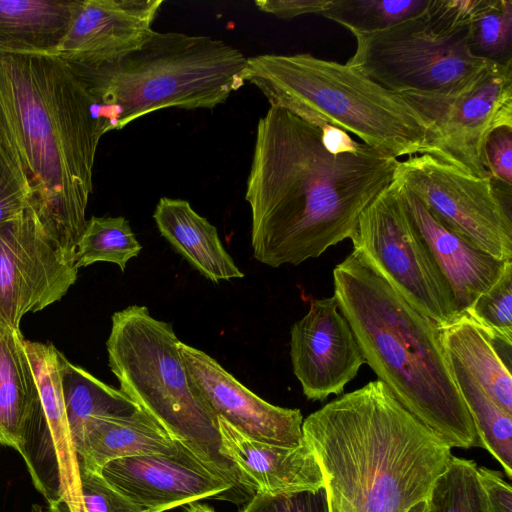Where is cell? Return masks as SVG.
I'll return each instance as SVG.
<instances>
[{"label": "cell", "instance_id": "1", "mask_svg": "<svg viewBox=\"0 0 512 512\" xmlns=\"http://www.w3.org/2000/svg\"><path fill=\"white\" fill-rule=\"evenodd\" d=\"M398 163L367 145L333 155L317 127L269 107L257 124L245 193L254 258L273 268L299 265L350 238Z\"/></svg>", "mask_w": 512, "mask_h": 512}, {"label": "cell", "instance_id": "2", "mask_svg": "<svg viewBox=\"0 0 512 512\" xmlns=\"http://www.w3.org/2000/svg\"><path fill=\"white\" fill-rule=\"evenodd\" d=\"M0 135L28 180L30 209L74 257L103 132L83 84L58 54L0 52Z\"/></svg>", "mask_w": 512, "mask_h": 512}, {"label": "cell", "instance_id": "3", "mask_svg": "<svg viewBox=\"0 0 512 512\" xmlns=\"http://www.w3.org/2000/svg\"><path fill=\"white\" fill-rule=\"evenodd\" d=\"M302 433L328 512H407L427 499L452 456L379 380L311 413Z\"/></svg>", "mask_w": 512, "mask_h": 512}, {"label": "cell", "instance_id": "4", "mask_svg": "<svg viewBox=\"0 0 512 512\" xmlns=\"http://www.w3.org/2000/svg\"><path fill=\"white\" fill-rule=\"evenodd\" d=\"M333 285L378 380L449 448H484L453 378L440 328L354 251L335 266Z\"/></svg>", "mask_w": 512, "mask_h": 512}, {"label": "cell", "instance_id": "5", "mask_svg": "<svg viewBox=\"0 0 512 512\" xmlns=\"http://www.w3.org/2000/svg\"><path fill=\"white\" fill-rule=\"evenodd\" d=\"M248 58L206 35L154 31L137 50L98 67L71 65L103 134L164 108L212 109L244 83Z\"/></svg>", "mask_w": 512, "mask_h": 512}, {"label": "cell", "instance_id": "6", "mask_svg": "<svg viewBox=\"0 0 512 512\" xmlns=\"http://www.w3.org/2000/svg\"><path fill=\"white\" fill-rule=\"evenodd\" d=\"M245 82L307 123L352 133L389 157L421 154L430 125L405 100L358 70L311 54L249 57Z\"/></svg>", "mask_w": 512, "mask_h": 512}, {"label": "cell", "instance_id": "7", "mask_svg": "<svg viewBox=\"0 0 512 512\" xmlns=\"http://www.w3.org/2000/svg\"><path fill=\"white\" fill-rule=\"evenodd\" d=\"M111 323L108 364L120 390L210 470L243 488L221 452L218 418L188 373L172 325L139 305L115 312Z\"/></svg>", "mask_w": 512, "mask_h": 512}, {"label": "cell", "instance_id": "8", "mask_svg": "<svg viewBox=\"0 0 512 512\" xmlns=\"http://www.w3.org/2000/svg\"><path fill=\"white\" fill-rule=\"evenodd\" d=\"M467 30H446L424 14L380 32L354 35L356 50L346 64L395 93L455 95L491 63L472 55Z\"/></svg>", "mask_w": 512, "mask_h": 512}, {"label": "cell", "instance_id": "9", "mask_svg": "<svg viewBox=\"0 0 512 512\" xmlns=\"http://www.w3.org/2000/svg\"><path fill=\"white\" fill-rule=\"evenodd\" d=\"M350 239L353 251L439 328L461 317L395 182L362 212Z\"/></svg>", "mask_w": 512, "mask_h": 512}, {"label": "cell", "instance_id": "10", "mask_svg": "<svg viewBox=\"0 0 512 512\" xmlns=\"http://www.w3.org/2000/svg\"><path fill=\"white\" fill-rule=\"evenodd\" d=\"M394 181L447 228L479 249L512 261L511 196L490 175L476 177L426 154L399 161Z\"/></svg>", "mask_w": 512, "mask_h": 512}, {"label": "cell", "instance_id": "11", "mask_svg": "<svg viewBox=\"0 0 512 512\" xmlns=\"http://www.w3.org/2000/svg\"><path fill=\"white\" fill-rule=\"evenodd\" d=\"M430 125L421 152L476 177L489 175L484 144L498 127H512V63H489L465 91L449 96L401 94Z\"/></svg>", "mask_w": 512, "mask_h": 512}, {"label": "cell", "instance_id": "12", "mask_svg": "<svg viewBox=\"0 0 512 512\" xmlns=\"http://www.w3.org/2000/svg\"><path fill=\"white\" fill-rule=\"evenodd\" d=\"M39 395L18 452L32 482L50 506L85 512L80 494L79 460L67 420L61 382L62 353L52 343L24 339Z\"/></svg>", "mask_w": 512, "mask_h": 512}, {"label": "cell", "instance_id": "13", "mask_svg": "<svg viewBox=\"0 0 512 512\" xmlns=\"http://www.w3.org/2000/svg\"><path fill=\"white\" fill-rule=\"evenodd\" d=\"M74 257L26 209L0 226V327L19 329L21 319L60 300L77 279Z\"/></svg>", "mask_w": 512, "mask_h": 512}, {"label": "cell", "instance_id": "14", "mask_svg": "<svg viewBox=\"0 0 512 512\" xmlns=\"http://www.w3.org/2000/svg\"><path fill=\"white\" fill-rule=\"evenodd\" d=\"M290 357L303 394L312 401L341 394L356 377L365 359L334 295L312 300L293 324Z\"/></svg>", "mask_w": 512, "mask_h": 512}, {"label": "cell", "instance_id": "15", "mask_svg": "<svg viewBox=\"0 0 512 512\" xmlns=\"http://www.w3.org/2000/svg\"><path fill=\"white\" fill-rule=\"evenodd\" d=\"M117 491L147 512H165L200 499L236 497L235 486L187 449L112 460L100 470Z\"/></svg>", "mask_w": 512, "mask_h": 512}, {"label": "cell", "instance_id": "16", "mask_svg": "<svg viewBox=\"0 0 512 512\" xmlns=\"http://www.w3.org/2000/svg\"><path fill=\"white\" fill-rule=\"evenodd\" d=\"M180 353L194 384L217 417L258 442L282 447L303 442L299 409L263 400L200 349L181 342Z\"/></svg>", "mask_w": 512, "mask_h": 512}, {"label": "cell", "instance_id": "17", "mask_svg": "<svg viewBox=\"0 0 512 512\" xmlns=\"http://www.w3.org/2000/svg\"><path fill=\"white\" fill-rule=\"evenodd\" d=\"M162 0H77L57 54L68 64L98 67L116 62L152 35Z\"/></svg>", "mask_w": 512, "mask_h": 512}, {"label": "cell", "instance_id": "18", "mask_svg": "<svg viewBox=\"0 0 512 512\" xmlns=\"http://www.w3.org/2000/svg\"><path fill=\"white\" fill-rule=\"evenodd\" d=\"M217 418L221 452L235 466L244 490L277 495L324 487L319 463L305 440L295 447L266 444Z\"/></svg>", "mask_w": 512, "mask_h": 512}, {"label": "cell", "instance_id": "19", "mask_svg": "<svg viewBox=\"0 0 512 512\" xmlns=\"http://www.w3.org/2000/svg\"><path fill=\"white\" fill-rule=\"evenodd\" d=\"M397 185L407 213L446 280L462 316L498 280L511 261L491 256L450 230L416 196Z\"/></svg>", "mask_w": 512, "mask_h": 512}, {"label": "cell", "instance_id": "20", "mask_svg": "<svg viewBox=\"0 0 512 512\" xmlns=\"http://www.w3.org/2000/svg\"><path fill=\"white\" fill-rule=\"evenodd\" d=\"M186 449L149 414L139 409L122 417H94L76 447L79 462L100 472L108 462L145 454H177Z\"/></svg>", "mask_w": 512, "mask_h": 512}, {"label": "cell", "instance_id": "21", "mask_svg": "<svg viewBox=\"0 0 512 512\" xmlns=\"http://www.w3.org/2000/svg\"><path fill=\"white\" fill-rule=\"evenodd\" d=\"M153 218L161 235L204 277L213 282L243 278L217 229L183 199L162 197Z\"/></svg>", "mask_w": 512, "mask_h": 512}, {"label": "cell", "instance_id": "22", "mask_svg": "<svg viewBox=\"0 0 512 512\" xmlns=\"http://www.w3.org/2000/svg\"><path fill=\"white\" fill-rule=\"evenodd\" d=\"M447 355L456 359L495 403L512 414V343L494 338L463 314L440 328Z\"/></svg>", "mask_w": 512, "mask_h": 512}, {"label": "cell", "instance_id": "23", "mask_svg": "<svg viewBox=\"0 0 512 512\" xmlns=\"http://www.w3.org/2000/svg\"><path fill=\"white\" fill-rule=\"evenodd\" d=\"M77 0H0V52L57 54Z\"/></svg>", "mask_w": 512, "mask_h": 512}, {"label": "cell", "instance_id": "24", "mask_svg": "<svg viewBox=\"0 0 512 512\" xmlns=\"http://www.w3.org/2000/svg\"><path fill=\"white\" fill-rule=\"evenodd\" d=\"M39 402L35 376L19 329L0 327V444L18 451Z\"/></svg>", "mask_w": 512, "mask_h": 512}, {"label": "cell", "instance_id": "25", "mask_svg": "<svg viewBox=\"0 0 512 512\" xmlns=\"http://www.w3.org/2000/svg\"><path fill=\"white\" fill-rule=\"evenodd\" d=\"M61 382L65 410L74 449L85 423L94 417H122L140 408L120 389H116L72 364L61 355Z\"/></svg>", "mask_w": 512, "mask_h": 512}, {"label": "cell", "instance_id": "26", "mask_svg": "<svg viewBox=\"0 0 512 512\" xmlns=\"http://www.w3.org/2000/svg\"><path fill=\"white\" fill-rule=\"evenodd\" d=\"M453 378L472 416L481 442L512 477V414L500 408L469 372L447 355Z\"/></svg>", "mask_w": 512, "mask_h": 512}, {"label": "cell", "instance_id": "27", "mask_svg": "<svg viewBox=\"0 0 512 512\" xmlns=\"http://www.w3.org/2000/svg\"><path fill=\"white\" fill-rule=\"evenodd\" d=\"M432 0H330L319 14L353 35L383 31L427 13Z\"/></svg>", "mask_w": 512, "mask_h": 512}, {"label": "cell", "instance_id": "28", "mask_svg": "<svg viewBox=\"0 0 512 512\" xmlns=\"http://www.w3.org/2000/svg\"><path fill=\"white\" fill-rule=\"evenodd\" d=\"M141 250L142 245L123 216H92L77 242L74 263L79 269L96 262H110L124 271L127 262Z\"/></svg>", "mask_w": 512, "mask_h": 512}, {"label": "cell", "instance_id": "29", "mask_svg": "<svg viewBox=\"0 0 512 512\" xmlns=\"http://www.w3.org/2000/svg\"><path fill=\"white\" fill-rule=\"evenodd\" d=\"M473 460L451 456L426 499L428 512H489Z\"/></svg>", "mask_w": 512, "mask_h": 512}, {"label": "cell", "instance_id": "30", "mask_svg": "<svg viewBox=\"0 0 512 512\" xmlns=\"http://www.w3.org/2000/svg\"><path fill=\"white\" fill-rule=\"evenodd\" d=\"M467 44L475 57L512 63V0H484L469 23Z\"/></svg>", "mask_w": 512, "mask_h": 512}, {"label": "cell", "instance_id": "31", "mask_svg": "<svg viewBox=\"0 0 512 512\" xmlns=\"http://www.w3.org/2000/svg\"><path fill=\"white\" fill-rule=\"evenodd\" d=\"M465 315L490 336L512 343V261Z\"/></svg>", "mask_w": 512, "mask_h": 512}, {"label": "cell", "instance_id": "32", "mask_svg": "<svg viewBox=\"0 0 512 512\" xmlns=\"http://www.w3.org/2000/svg\"><path fill=\"white\" fill-rule=\"evenodd\" d=\"M31 189L16 157L0 135V226L30 207Z\"/></svg>", "mask_w": 512, "mask_h": 512}, {"label": "cell", "instance_id": "33", "mask_svg": "<svg viewBox=\"0 0 512 512\" xmlns=\"http://www.w3.org/2000/svg\"><path fill=\"white\" fill-rule=\"evenodd\" d=\"M79 482L85 512H147L117 491L100 472L79 462Z\"/></svg>", "mask_w": 512, "mask_h": 512}, {"label": "cell", "instance_id": "34", "mask_svg": "<svg viewBox=\"0 0 512 512\" xmlns=\"http://www.w3.org/2000/svg\"><path fill=\"white\" fill-rule=\"evenodd\" d=\"M240 512H328L326 491H300L269 495L254 493Z\"/></svg>", "mask_w": 512, "mask_h": 512}, {"label": "cell", "instance_id": "35", "mask_svg": "<svg viewBox=\"0 0 512 512\" xmlns=\"http://www.w3.org/2000/svg\"><path fill=\"white\" fill-rule=\"evenodd\" d=\"M486 169L494 185L511 193L512 187V127L501 126L493 130L484 144Z\"/></svg>", "mask_w": 512, "mask_h": 512}, {"label": "cell", "instance_id": "36", "mask_svg": "<svg viewBox=\"0 0 512 512\" xmlns=\"http://www.w3.org/2000/svg\"><path fill=\"white\" fill-rule=\"evenodd\" d=\"M477 473L489 512H512V488L502 474L486 467H478Z\"/></svg>", "mask_w": 512, "mask_h": 512}, {"label": "cell", "instance_id": "37", "mask_svg": "<svg viewBox=\"0 0 512 512\" xmlns=\"http://www.w3.org/2000/svg\"><path fill=\"white\" fill-rule=\"evenodd\" d=\"M330 0H257L256 7L281 19H292L304 14H320Z\"/></svg>", "mask_w": 512, "mask_h": 512}, {"label": "cell", "instance_id": "38", "mask_svg": "<svg viewBox=\"0 0 512 512\" xmlns=\"http://www.w3.org/2000/svg\"><path fill=\"white\" fill-rule=\"evenodd\" d=\"M321 131V141L324 148L333 155L357 153L366 146L354 140L348 132L324 123L318 127Z\"/></svg>", "mask_w": 512, "mask_h": 512}, {"label": "cell", "instance_id": "39", "mask_svg": "<svg viewBox=\"0 0 512 512\" xmlns=\"http://www.w3.org/2000/svg\"><path fill=\"white\" fill-rule=\"evenodd\" d=\"M30 512H69V510L64 505L50 506L48 504H33Z\"/></svg>", "mask_w": 512, "mask_h": 512}, {"label": "cell", "instance_id": "40", "mask_svg": "<svg viewBox=\"0 0 512 512\" xmlns=\"http://www.w3.org/2000/svg\"><path fill=\"white\" fill-rule=\"evenodd\" d=\"M187 512H215L211 507L201 504L198 501L188 504Z\"/></svg>", "mask_w": 512, "mask_h": 512}, {"label": "cell", "instance_id": "41", "mask_svg": "<svg viewBox=\"0 0 512 512\" xmlns=\"http://www.w3.org/2000/svg\"><path fill=\"white\" fill-rule=\"evenodd\" d=\"M407 512H428L426 500L416 503Z\"/></svg>", "mask_w": 512, "mask_h": 512}]
</instances>
